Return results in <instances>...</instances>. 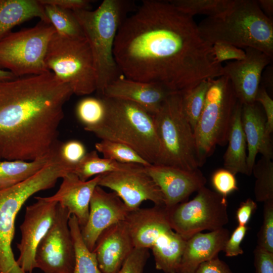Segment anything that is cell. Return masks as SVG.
I'll return each mask as SVG.
<instances>
[{
	"label": "cell",
	"mask_w": 273,
	"mask_h": 273,
	"mask_svg": "<svg viewBox=\"0 0 273 273\" xmlns=\"http://www.w3.org/2000/svg\"><path fill=\"white\" fill-rule=\"evenodd\" d=\"M134 247L126 221L112 225L100 235L93 252L102 273H117Z\"/></svg>",
	"instance_id": "d6986e66"
},
{
	"label": "cell",
	"mask_w": 273,
	"mask_h": 273,
	"mask_svg": "<svg viewBox=\"0 0 273 273\" xmlns=\"http://www.w3.org/2000/svg\"><path fill=\"white\" fill-rule=\"evenodd\" d=\"M145 170L161 191L167 209L185 202L207 182L199 168L187 170L171 166L151 164L145 166Z\"/></svg>",
	"instance_id": "2e32d148"
},
{
	"label": "cell",
	"mask_w": 273,
	"mask_h": 273,
	"mask_svg": "<svg viewBox=\"0 0 273 273\" xmlns=\"http://www.w3.org/2000/svg\"><path fill=\"white\" fill-rule=\"evenodd\" d=\"M59 146L47 155L33 160H0V190L20 184L38 172L54 158Z\"/></svg>",
	"instance_id": "484cf974"
},
{
	"label": "cell",
	"mask_w": 273,
	"mask_h": 273,
	"mask_svg": "<svg viewBox=\"0 0 273 273\" xmlns=\"http://www.w3.org/2000/svg\"><path fill=\"white\" fill-rule=\"evenodd\" d=\"M73 94L51 71L0 80V160L31 161L53 151Z\"/></svg>",
	"instance_id": "7a4b0ae2"
},
{
	"label": "cell",
	"mask_w": 273,
	"mask_h": 273,
	"mask_svg": "<svg viewBox=\"0 0 273 273\" xmlns=\"http://www.w3.org/2000/svg\"><path fill=\"white\" fill-rule=\"evenodd\" d=\"M230 237L228 229L222 228L206 233H198L187 240L176 273H196L203 262L223 251Z\"/></svg>",
	"instance_id": "603a6c76"
},
{
	"label": "cell",
	"mask_w": 273,
	"mask_h": 273,
	"mask_svg": "<svg viewBox=\"0 0 273 273\" xmlns=\"http://www.w3.org/2000/svg\"><path fill=\"white\" fill-rule=\"evenodd\" d=\"M16 78V77L10 71L0 68V80H12Z\"/></svg>",
	"instance_id": "7dc6e473"
},
{
	"label": "cell",
	"mask_w": 273,
	"mask_h": 273,
	"mask_svg": "<svg viewBox=\"0 0 273 273\" xmlns=\"http://www.w3.org/2000/svg\"><path fill=\"white\" fill-rule=\"evenodd\" d=\"M248 231L247 225H238L227 240L223 251L227 257H234L243 254L241 243Z\"/></svg>",
	"instance_id": "ab89813d"
},
{
	"label": "cell",
	"mask_w": 273,
	"mask_h": 273,
	"mask_svg": "<svg viewBox=\"0 0 273 273\" xmlns=\"http://www.w3.org/2000/svg\"><path fill=\"white\" fill-rule=\"evenodd\" d=\"M153 115L161 147L157 164L187 170L199 168L194 131L183 109L181 92L171 93Z\"/></svg>",
	"instance_id": "52a82bcc"
},
{
	"label": "cell",
	"mask_w": 273,
	"mask_h": 273,
	"mask_svg": "<svg viewBox=\"0 0 273 273\" xmlns=\"http://www.w3.org/2000/svg\"><path fill=\"white\" fill-rule=\"evenodd\" d=\"M70 172L57 157L34 175L12 187L0 190V267L2 273H26L18 264L12 248L15 220L25 202L34 194L53 188Z\"/></svg>",
	"instance_id": "8992f818"
},
{
	"label": "cell",
	"mask_w": 273,
	"mask_h": 273,
	"mask_svg": "<svg viewBox=\"0 0 273 273\" xmlns=\"http://www.w3.org/2000/svg\"><path fill=\"white\" fill-rule=\"evenodd\" d=\"M106 107L102 98L86 97L77 104L76 114L86 131L99 124L103 120Z\"/></svg>",
	"instance_id": "836d02e7"
},
{
	"label": "cell",
	"mask_w": 273,
	"mask_h": 273,
	"mask_svg": "<svg viewBox=\"0 0 273 273\" xmlns=\"http://www.w3.org/2000/svg\"><path fill=\"white\" fill-rule=\"evenodd\" d=\"M245 49V58L226 63L223 75L229 79L238 100L249 104L255 102L263 70L272 59L257 49Z\"/></svg>",
	"instance_id": "ac0fdd59"
},
{
	"label": "cell",
	"mask_w": 273,
	"mask_h": 273,
	"mask_svg": "<svg viewBox=\"0 0 273 273\" xmlns=\"http://www.w3.org/2000/svg\"><path fill=\"white\" fill-rule=\"evenodd\" d=\"M173 92L161 84L136 81L122 75L106 87L101 97L128 101L154 115Z\"/></svg>",
	"instance_id": "ffe728a7"
},
{
	"label": "cell",
	"mask_w": 273,
	"mask_h": 273,
	"mask_svg": "<svg viewBox=\"0 0 273 273\" xmlns=\"http://www.w3.org/2000/svg\"><path fill=\"white\" fill-rule=\"evenodd\" d=\"M196 273H234L229 265L216 256L202 263Z\"/></svg>",
	"instance_id": "7bdbcfd3"
},
{
	"label": "cell",
	"mask_w": 273,
	"mask_h": 273,
	"mask_svg": "<svg viewBox=\"0 0 273 273\" xmlns=\"http://www.w3.org/2000/svg\"><path fill=\"white\" fill-rule=\"evenodd\" d=\"M113 55L125 77L161 84L173 92L223 75L212 44L202 37L193 17L169 1H143L126 17L116 34Z\"/></svg>",
	"instance_id": "6da1fadb"
},
{
	"label": "cell",
	"mask_w": 273,
	"mask_h": 273,
	"mask_svg": "<svg viewBox=\"0 0 273 273\" xmlns=\"http://www.w3.org/2000/svg\"><path fill=\"white\" fill-rule=\"evenodd\" d=\"M256 273H273V253L256 246L254 250Z\"/></svg>",
	"instance_id": "60d3db41"
},
{
	"label": "cell",
	"mask_w": 273,
	"mask_h": 273,
	"mask_svg": "<svg viewBox=\"0 0 273 273\" xmlns=\"http://www.w3.org/2000/svg\"><path fill=\"white\" fill-rule=\"evenodd\" d=\"M87 153L86 149L80 141L69 140L59 145L58 156L60 159L66 165L74 167L83 159Z\"/></svg>",
	"instance_id": "d590c367"
},
{
	"label": "cell",
	"mask_w": 273,
	"mask_h": 273,
	"mask_svg": "<svg viewBox=\"0 0 273 273\" xmlns=\"http://www.w3.org/2000/svg\"><path fill=\"white\" fill-rule=\"evenodd\" d=\"M36 202L26 208L24 218L20 226L21 238L17 244L20 255L17 262L26 273L37 268L36 249L54 220L58 203L45 197H35Z\"/></svg>",
	"instance_id": "5bb4252c"
},
{
	"label": "cell",
	"mask_w": 273,
	"mask_h": 273,
	"mask_svg": "<svg viewBox=\"0 0 273 273\" xmlns=\"http://www.w3.org/2000/svg\"><path fill=\"white\" fill-rule=\"evenodd\" d=\"M242 104L238 101L231 121L227 149L223 156L224 168L233 174L249 175L247 166V142L242 120Z\"/></svg>",
	"instance_id": "cb8c5ba5"
},
{
	"label": "cell",
	"mask_w": 273,
	"mask_h": 273,
	"mask_svg": "<svg viewBox=\"0 0 273 273\" xmlns=\"http://www.w3.org/2000/svg\"><path fill=\"white\" fill-rule=\"evenodd\" d=\"M0 273H2L1 267H0Z\"/></svg>",
	"instance_id": "c3c4849f"
},
{
	"label": "cell",
	"mask_w": 273,
	"mask_h": 273,
	"mask_svg": "<svg viewBox=\"0 0 273 273\" xmlns=\"http://www.w3.org/2000/svg\"><path fill=\"white\" fill-rule=\"evenodd\" d=\"M33 18L50 23L38 1L0 0V40L13 27Z\"/></svg>",
	"instance_id": "d4e9b609"
},
{
	"label": "cell",
	"mask_w": 273,
	"mask_h": 273,
	"mask_svg": "<svg viewBox=\"0 0 273 273\" xmlns=\"http://www.w3.org/2000/svg\"><path fill=\"white\" fill-rule=\"evenodd\" d=\"M43 6L50 23L57 33L69 38L85 37L73 11L52 5Z\"/></svg>",
	"instance_id": "f1b7e54d"
},
{
	"label": "cell",
	"mask_w": 273,
	"mask_h": 273,
	"mask_svg": "<svg viewBox=\"0 0 273 273\" xmlns=\"http://www.w3.org/2000/svg\"><path fill=\"white\" fill-rule=\"evenodd\" d=\"M210 79L203 80L195 87L181 92L183 109L193 131L204 106Z\"/></svg>",
	"instance_id": "1f68e13d"
},
{
	"label": "cell",
	"mask_w": 273,
	"mask_h": 273,
	"mask_svg": "<svg viewBox=\"0 0 273 273\" xmlns=\"http://www.w3.org/2000/svg\"><path fill=\"white\" fill-rule=\"evenodd\" d=\"M211 181L215 192L225 197L238 190L235 175L225 168L215 170Z\"/></svg>",
	"instance_id": "8d00e7d4"
},
{
	"label": "cell",
	"mask_w": 273,
	"mask_h": 273,
	"mask_svg": "<svg viewBox=\"0 0 273 273\" xmlns=\"http://www.w3.org/2000/svg\"><path fill=\"white\" fill-rule=\"evenodd\" d=\"M144 166L135 164L122 163L113 160L101 158L97 151L87 153L74 167L72 173L81 180L86 181L94 176L106 173L133 169Z\"/></svg>",
	"instance_id": "4316f807"
},
{
	"label": "cell",
	"mask_w": 273,
	"mask_h": 273,
	"mask_svg": "<svg viewBox=\"0 0 273 273\" xmlns=\"http://www.w3.org/2000/svg\"><path fill=\"white\" fill-rule=\"evenodd\" d=\"M233 0H172L170 3L179 11L193 17L196 14L215 17L226 11Z\"/></svg>",
	"instance_id": "f546056e"
},
{
	"label": "cell",
	"mask_w": 273,
	"mask_h": 273,
	"mask_svg": "<svg viewBox=\"0 0 273 273\" xmlns=\"http://www.w3.org/2000/svg\"><path fill=\"white\" fill-rule=\"evenodd\" d=\"M105 117L86 131L101 140L122 143L152 164L159 163L161 147L154 115L140 105L116 98L102 97Z\"/></svg>",
	"instance_id": "277c9868"
},
{
	"label": "cell",
	"mask_w": 273,
	"mask_h": 273,
	"mask_svg": "<svg viewBox=\"0 0 273 273\" xmlns=\"http://www.w3.org/2000/svg\"><path fill=\"white\" fill-rule=\"evenodd\" d=\"M74 252L75 265L73 273H102L98 266L95 253L85 244L76 218L71 215L68 221Z\"/></svg>",
	"instance_id": "83f0119b"
},
{
	"label": "cell",
	"mask_w": 273,
	"mask_h": 273,
	"mask_svg": "<svg viewBox=\"0 0 273 273\" xmlns=\"http://www.w3.org/2000/svg\"><path fill=\"white\" fill-rule=\"evenodd\" d=\"M130 212L115 193L107 192L97 186L90 199L87 222L81 229L82 239L89 250L93 251L104 231L117 222L125 221Z\"/></svg>",
	"instance_id": "e0dca14e"
},
{
	"label": "cell",
	"mask_w": 273,
	"mask_h": 273,
	"mask_svg": "<svg viewBox=\"0 0 273 273\" xmlns=\"http://www.w3.org/2000/svg\"><path fill=\"white\" fill-rule=\"evenodd\" d=\"M42 5H52L72 11L87 10L90 8V1L87 0H38Z\"/></svg>",
	"instance_id": "ee69618b"
},
{
	"label": "cell",
	"mask_w": 273,
	"mask_h": 273,
	"mask_svg": "<svg viewBox=\"0 0 273 273\" xmlns=\"http://www.w3.org/2000/svg\"><path fill=\"white\" fill-rule=\"evenodd\" d=\"M71 215L58 203L51 227L36 251L37 268L44 273H73L75 252L68 221Z\"/></svg>",
	"instance_id": "4fadbf2b"
},
{
	"label": "cell",
	"mask_w": 273,
	"mask_h": 273,
	"mask_svg": "<svg viewBox=\"0 0 273 273\" xmlns=\"http://www.w3.org/2000/svg\"><path fill=\"white\" fill-rule=\"evenodd\" d=\"M132 3L104 0L95 10H78L73 14L91 50L97 80L96 91L101 97L106 87L122 75L113 55L118 30Z\"/></svg>",
	"instance_id": "5b68a950"
},
{
	"label": "cell",
	"mask_w": 273,
	"mask_h": 273,
	"mask_svg": "<svg viewBox=\"0 0 273 273\" xmlns=\"http://www.w3.org/2000/svg\"><path fill=\"white\" fill-rule=\"evenodd\" d=\"M238 101L227 76L210 79L204 106L194 131L199 167L213 153L216 146L227 144Z\"/></svg>",
	"instance_id": "ba28073f"
},
{
	"label": "cell",
	"mask_w": 273,
	"mask_h": 273,
	"mask_svg": "<svg viewBox=\"0 0 273 273\" xmlns=\"http://www.w3.org/2000/svg\"><path fill=\"white\" fill-rule=\"evenodd\" d=\"M252 173L256 178L254 193L256 201L273 200V162L264 157L255 163Z\"/></svg>",
	"instance_id": "4dcf8cb0"
},
{
	"label": "cell",
	"mask_w": 273,
	"mask_h": 273,
	"mask_svg": "<svg viewBox=\"0 0 273 273\" xmlns=\"http://www.w3.org/2000/svg\"><path fill=\"white\" fill-rule=\"evenodd\" d=\"M241 120L247 146V166L250 175L257 154L260 153L272 160L273 146L271 134L266 129L265 115L259 103L242 104Z\"/></svg>",
	"instance_id": "7402d4cb"
},
{
	"label": "cell",
	"mask_w": 273,
	"mask_h": 273,
	"mask_svg": "<svg viewBox=\"0 0 273 273\" xmlns=\"http://www.w3.org/2000/svg\"><path fill=\"white\" fill-rule=\"evenodd\" d=\"M256 208V202L251 198H248L242 202L236 211L238 225H246Z\"/></svg>",
	"instance_id": "f6af8a7d"
},
{
	"label": "cell",
	"mask_w": 273,
	"mask_h": 273,
	"mask_svg": "<svg viewBox=\"0 0 273 273\" xmlns=\"http://www.w3.org/2000/svg\"><path fill=\"white\" fill-rule=\"evenodd\" d=\"M134 248L151 249L157 269L175 262L186 240L171 228L164 206L154 205L130 211L125 220Z\"/></svg>",
	"instance_id": "9c48e42d"
},
{
	"label": "cell",
	"mask_w": 273,
	"mask_h": 273,
	"mask_svg": "<svg viewBox=\"0 0 273 273\" xmlns=\"http://www.w3.org/2000/svg\"><path fill=\"white\" fill-rule=\"evenodd\" d=\"M97 151L101 153L104 158L127 164H135L148 166L152 164L143 158L129 147L121 143L101 140L95 144Z\"/></svg>",
	"instance_id": "d6a6232c"
},
{
	"label": "cell",
	"mask_w": 273,
	"mask_h": 273,
	"mask_svg": "<svg viewBox=\"0 0 273 273\" xmlns=\"http://www.w3.org/2000/svg\"><path fill=\"white\" fill-rule=\"evenodd\" d=\"M100 178L101 174L83 181L72 172L67 173L62 177L57 192L45 198L66 209L70 215L76 218L81 229L87 222L90 199Z\"/></svg>",
	"instance_id": "44dd1931"
},
{
	"label": "cell",
	"mask_w": 273,
	"mask_h": 273,
	"mask_svg": "<svg viewBox=\"0 0 273 273\" xmlns=\"http://www.w3.org/2000/svg\"><path fill=\"white\" fill-rule=\"evenodd\" d=\"M226 198L202 187L192 200L166 209L172 229L187 240L204 230L223 228L229 222Z\"/></svg>",
	"instance_id": "7c38bea8"
},
{
	"label": "cell",
	"mask_w": 273,
	"mask_h": 273,
	"mask_svg": "<svg viewBox=\"0 0 273 273\" xmlns=\"http://www.w3.org/2000/svg\"><path fill=\"white\" fill-rule=\"evenodd\" d=\"M212 52L216 62L220 64L229 60H240L245 57V52L242 49L223 42L214 43Z\"/></svg>",
	"instance_id": "f35d334b"
},
{
	"label": "cell",
	"mask_w": 273,
	"mask_h": 273,
	"mask_svg": "<svg viewBox=\"0 0 273 273\" xmlns=\"http://www.w3.org/2000/svg\"><path fill=\"white\" fill-rule=\"evenodd\" d=\"M255 102L261 105L263 108L266 119V129L268 133L271 134L273 131V100L263 86L259 87Z\"/></svg>",
	"instance_id": "b9f144b4"
},
{
	"label": "cell",
	"mask_w": 273,
	"mask_h": 273,
	"mask_svg": "<svg viewBox=\"0 0 273 273\" xmlns=\"http://www.w3.org/2000/svg\"><path fill=\"white\" fill-rule=\"evenodd\" d=\"M145 167L101 174L98 186L112 190L130 211L140 208L142 203L148 200L154 205L165 206L161 191Z\"/></svg>",
	"instance_id": "9a60e30c"
},
{
	"label": "cell",
	"mask_w": 273,
	"mask_h": 273,
	"mask_svg": "<svg viewBox=\"0 0 273 273\" xmlns=\"http://www.w3.org/2000/svg\"><path fill=\"white\" fill-rule=\"evenodd\" d=\"M44 62L58 79L70 86L73 94L83 96L96 91L93 58L85 37L69 38L55 32L49 41Z\"/></svg>",
	"instance_id": "30bf717a"
},
{
	"label": "cell",
	"mask_w": 273,
	"mask_h": 273,
	"mask_svg": "<svg viewBox=\"0 0 273 273\" xmlns=\"http://www.w3.org/2000/svg\"><path fill=\"white\" fill-rule=\"evenodd\" d=\"M56 32L49 23L10 32L0 40V68L16 77L50 72L44 58L49 41Z\"/></svg>",
	"instance_id": "8fae6325"
},
{
	"label": "cell",
	"mask_w": 273,
	"mask_h": 273,
	"mask_svg": "<svg viewBox=\"0 0 273 273\" xmlns=\"http://www.w3.org/2000/svg\"></svg>",
	"instance_id": "681fc988"
},
{
	"label": "cell",
	"mask_w": 273,
	"mask_h": 273,
	"mask_svg": "<svg viewBox=\"0 0 273 273\" xmlns=\"http://www.w3.org/2000/svg\"><path fill=\"white\" fill-rule=\"evenodd\" d=\"M263 204V222L257 234V246L273 253V200Z\"/></svg>",
	"instance_id": "e575fe53"
},
{
	"label": "cell",
	"mask_w": 273,
	"mask_h": 273,
	"mask_svg": "<svg viewBox=\"0 0 273 273\" xmlns=\"http://www.w3.org/2000/svg\"><path fill=\"white\" fill-rule=\"evenodd\" d=\"M149 256L148 249L134 248L117 273H144Z\"/></svg>",
	"instance_id": "74e56055"
},
{
	"label": "cell",
	"mask_w": 273,
	"mask_h": 273,
	"mask_svg": "<svg viewBox=\"0 0 273 273\" xmlns=\"http://www.w3.org/2000/svg\"><path fill=\"white\" fill-rule=\"evenodd\" d=\"M201 36L211 44L226 43L252 48L273 58V22L257 1L233 0L220 15L207 17L198 25Z\"/></svg>",
	"instance_id": "3957f363"
},
{
	"label": "cell",
	"mask_w": 273,
	"mask_h": 273,
	"mask_svg": "<svg viewBox=\"0 0 273 273\" xmlns=\"http://www.w3.org/2000/svg\"><path fill=\"white\" fill-rule=\"evenodd\" d=\"M261 10L269 19L272 20L273 16V1L259 0L257 1Z\"/></svg>",
	"instance_id": "bcb514c9"
}]
</instances>
